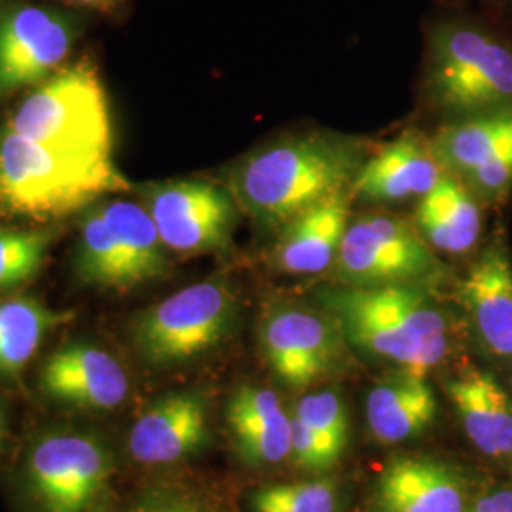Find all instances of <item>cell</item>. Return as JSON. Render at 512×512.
<instances>
[{"label": "cell", "mask_w": 512, "mask_h": 512, "mask_svg": "<svg viewBox=\"0 0 512 512\" xmlns=\"http://www.w3.org/2000/svg\"><path fill=\"white\" fill-rule=\"evenodd\" d=\"M365 145L330 133L293 135L258 148L230 169L239 209L266 226H285L311 207L351 194Z\"/></svg>", "instance_id": "cell-1"}, {"label": "cell", "mask_w": 512, "mask_h": 512, "mask_svg": "<svg viewBox=\"0 0 512 512\" xmlns=\"http://www.w3.org/2000/svg\"><path fill=\"white\" fill-rule=\"evenodd\" d=\"M323 310L338 321L349 348L418 378L442 365L452 348L450 317L429 285L323 287Z\"/></svg>", "instance_id": "cell-2"}, {"label": "cell", "mask_w": 512, "mask_h": 512, "mask_svg": "<svg viewBox=\"0 0 512 512\" xmlns=\"http://www.w3.org/2000/svg\"><path fill=\"white\" fill-rule=\"evenodd\" d=\"M131 183L112 158H84L0 131V215L63 219L101 198L128 192Z\"/></svg>", "instance_id": "cell-3"}, {"label": "cell", "mask_w": 512, "mask_h": 512, "mask_svg": "<svg viewBox=\"0 0 512 512\" xmlns=\"http://www.w3.org/2000/svg\"><path fill=\"white\" fill-rule=\"evenodd\" d=\"M425 84L450 120L512 109V42L476 19L440 21L429 33Z\"/></svg>", "instance_id": "cell-4"}, {"label": "cell", "mask_w": 512, "mask_h": 512, "mask_svg": "<svg viewBox=\"0 0 512 512\" xmlns=\"http://www.w3.org/2000/svg\"><path fill=\"white\" fill-rule=\"evenodd\" d=\"M6 128L84 158H112V118L103 80L90 61L63 65L31 88Z\"/></svg>", "instance_id": "cell-5"}, {"label": "cell", "mask_w": 512, "mask_h": 512, "mask_svg": "<svg viewBox=\"0 0 512 512\" xmlns=\"http://www.w3.org/2000/svg\"><path fill=\"white\" fill-rule=\"evenodd\" d=\"M239 298L224 277H209L141 311L133 344L148 365H184L222 346L238 327Z\"/></svg>", "instance_id": "cell-6"}, {"label": "cell", "mask_w": 512, "mask_h": 512, "mask_svg": "<svg viewBox=\"0 0 512 512\" xmlns=\"http://www.w3.org/2000/svg\"><path fill=\"white\" fill-rule=\"evenodd\" d=\"M332 274L336 285L344 287H433L446 268L414 222L389 213H365L349 220Z\"/></svg>", "instance_id": "cell-7"}, {"label": "cell", "mask_w": 512, "mask_h": 512, "mask_svg": "<svg viewBox=\"0 0 512 512\" xmlns=\"http://www.w3.org/2000/svg\"><path fill=\"white\" fill-rule=\"evenodd\" d=\"M109 446L86 431H52L31 446L25 488L37 512H90L112 476Z\"/></svg>", "instance_id": "cell-8"}, {"label": "cell", "mask_w": 512, "mask_h": 512, "mask_svg": "<svg viewBox=\"0 0 512 512\" xmlns=\"http://www.w3.org/2000/svg\"><path fill=\"white\" fill-rule=\"evenodd\" d=\"M165 247L179 255L224 251L236 232L239 205L228 186L177 179L139 188Z\"/></svg>", "instance_id": "cell-9"}, {"label": "cell", "mask_w": 512, "mask_h": 512, "mask_svg": "<svg viewBox=\"0 0 512 512\" xmlns=\"http://www.w3.org/2000/svg\"><path fill=\"white\" fill-rule=\"evenodd\" d=\"M348 340L329 311L275 304L260 325V349L275 378L306 389L336 374L348 355Z\"/></svg>", "instance_id": "cell-10"}, {"label": "cell", "mask_w": 512, "mask_h": 512, "mask_svg": "<svg viewBox=\"0 0 512 512\" xmlns=\"http://www.w3.org/2000/svg\"><path fill=\"white\" fill-rule=\"evenodd\" d=\"M80 35V18L52 6L0 4V101L61 69Z\"/></svg>", "instance_id": "cell-11"}, {"label": "cell", "mask_w": 512, "mask_h": 512, "mask_svg": "<svg viewBox=\"0 0 512 512\" xmlns=\"http://www.w3.org/2000/svg\"><path fill=\"white\" fill-rule=\"evenodd\" d=\"M40 391L57 403L92 412H112L128 401L124 365L107 349L90 342L65 344L38 370Z\"/></svg>", "instance_id": "cell-12"}, {"label": "cell", "mask_w": 512, "mask_h": 512, "mask_svg": "<svg viewBox=\"0 0 512 512\" xmlns=\"http://www.w3.org/2000/svg\"><path fill=\"white\" fill-rule=\"evenodd\" d=\"M209 442V404L198 391H179L148 404L131 425L128 452L141 465H173Z\"/></svg>", "instance_id": "cell-13"}, {"label": "cell", "mask_w": 512, "mask_h": 512, "mask_svg": "<svg viewBox=\"0 0 512 512\" xmlns=\"http://www.w3.org/2000/svg\"><path fill=\"white\" fill-rule=\"evenodd\" d=\"M458 302L480 348L512 361V260L501 241L484 249L459 281Z\"/></svg>", "instance_id": "cell-14"}, {"label": "cell", "mask_w": 512, "mask_h": 512, "mask_svg": "<svg viewBox=\"0 0 512 512\" xmlns=\"http://www.w3.org/2000/svg\"><path fill=\"white\" fill-rule=\"evenodd\" d=\"M467 482L458 469L429 456H397L384 467L372 512H467Z\"/></svg>", "instance_id": "cell-15"}, {"label": "cell", "mask_w": 512, "mask_h": 512, "mask_svg": "<svg viewBox=\"0 0 512 512\" xmlns=\"http://www.w3.org/2000/svg\"><path fill=\"white\" fill-rule=\"evenodd\" d=\"M444 175L448 173L437 160L431 139L412 129L366 158L351 186V198L372 203L421 200Z\"/></svg>", "instance_id": "cell-16"}, {"label": "cell", "mask_w": 512, "mask_h": 512, "mask_svg": "<svg viewBox=\"0 0 512 512\" xmlns=\"http://www.w3.org/2000/svg\"><path fill=\"white\" fill-rule=\"evenodd\" d=\"M226 421L239 458L247 465L266 467L291 458V414L274 389L239 385L226 406Z\"/></svg>", "instance_id": "cell-17"}, {"label": "cell", "mask_w": 512, "mask_h": 512, "mask_svg": "<svg viewBox=\"0 0 512 512\" xmlns=\"http://www.w3.org/2000/svg\"><path fill=\"white\" fill-rule=\"evenodd\" d=\"M349 203L351 194H340L281 226L272 251L275 268L289 275L332 270L351 220Z\"/></svg>", "instance_id": "cell-18"}, {"label": "cell", "mask_w": 512, "mask_h": 512, "mask_svg": "<svg viewBox=\"0 0 512 512\" xmlns=\"http://www.w3.org/2000/svg\"><path fill=\"white\" fill-rule=\"evenodd\" d=\"M465 435L488 458H512V399L492 374L467 370L448 382Z\"/></svg>", "instance_id": "cell-19"}, {"label": "cell", "mask_w": 512, "mask_h": 512, "mask_svg": "<svg viewBox=\"0 0 512 512\" xmlns=\"http://www.w3.org/2000/svg\"><path fill=\"white\" fill-rule=\"evenodd\" d=\"M435 416L437 397L427 378L403 370L378 382L366 397L370 433L382 444H401L420 437Z\"/></svg>", "instance_id": "cell-20"}, {"label": "cell", "mask_w": 512, "mask_h": 512, "mask_svg": "<svg viewBox=\"0 0 512 512\" xmlns=\"http://www.w3.org/2000/svg\"><path fill=\"white\" fill-rule=\"evenodd\" d=\"M414 224L423 239L440 253H469L482 232L480 202L454 175H444L420 200Z\"/></svg>", "instance_id": "cell-21"}, {"label": "cell", "mask_w": 512, "mask_h": 512, "mask_svg": "<svg viewBox=\"0 0 512 512\" xmlns=\"http://www.w3.org/2000/svg\"><path fill=\"white\" fill-rule=\"evenodd\" d=\"M122 255L131 289L160 279L169 270L164 241L145 205L129 200L99 203Z\"/></svg>", "instance_id": "cell-22"}, {"label": "cell", "mask_w": 512, "mask_h": 512, "mask_svg": "<svg viewBox=\"0 0 512 512\" xmlns=\"http://www.w3.org/2000/svg\"><path fill=\"white\" fill-rule=\"evenodd\" d=\"M512 133V109L448 120L431 137V147L448 175L467 177Z\"/></svg>", "instance_id": "cell-23"}, {"label": "cell", "mask_w": 512, "mask_h": 512, "mask_svg": "<svg viewBox=\"0 0 512 512\" xmlns=\"http://www.w3.org/2000/svg\"><path fill=\"white\" fill-rule=\"evenodd\" d=\"M71 319L37 298L18 296L0 302V378L16 380L33 361L46 336Z\"/></svg>", "instance_id": "cell-24"}, {"label": "cell", "mask_w": 512, "mask_h": 512, "mask_svg": "<svg viewBox=\"0 0 512 512\" xmlns=\"http://www.w3.org/2000/svg\"><path fill=\"white\" fill-rule=\"evenodd\" d=\"M74 270L84 283L93 287L110 291L131 289L124 260L99 203L90 207L80 219Z\"/></svg>", "instance_id": "cell-25"}, {"label": "cell", "mask_w": 512, "mask_h": 512, "mask_svg": "<svg viewBox=\"0 0 512 512\" xmlns=\"http://www.w3.org/2000/svg\"><path fill=\"white\" fill-rule=\"evenodd\" d=\"M50 247V232L0 226V293L31 283L46 264Z\"/></svg>", "instance_id": "cell-26"}, {"label": "cell", "mask_w": 512, "mask_h": 512, "mask_svg": "<svg viewBox=\"0 0 512 512\" xmlns=\"http://www.w3.org/2000/svg\"><path fill=\"white\" fill-rule=\"evenodd\" d=\"M249 501L253 512H338L342 494L334 480L317 478L258 488Z\"/></svg>", "instance_id": "cell-27"}, {"label": "cell", "mask_w": 512, "mask_h": 512, "mask_svg": "<svg viewBox=\"0 0 512 512\" xmlns=\"http://www.w3.org/2000/svg\"><path fill=\"white\" fill-rule=\"evenodd\" d=\"M293 416L344 456L349 440L348 412L338 391L321 389L302 395L294 406Z\"/></svg>", "instance_id": "cell-28"}, {"label": "cell", "mask_w": 512, "mask_h": 512, "mask_svg": "<svg viewBox=\"0 0 512 512\" xmlns=\"http://www.w3.org/2000/svg\"><path fill=\"white\" fill-rule=\"evenodd\" d=\"M459 181L478 202H503L512 188V133L484 164Z\"/></svg>", "instance_id": "cell-29"}, {"label": "cell", "mask_w": 512, "mask_h": 512, "mask_svg": "<svg viewBox=\"0 0 512 512\" xmlns=\"http://www.w3.org/2000/svg\"><path fill=\"white\" fill-rule=\"evenodd\" d=\"M291 427V458L300 469L310 473H323L332 469L342 458V454L336 448H332L327 440L313 433L308 425L296 420L293 414Z\"/></svg>", "instance_id": "cell-30"}, {"label": "cell", "mask_w": 512, "mask_h": 512, "mask_svg": "<svg viewBox=\"0 0 512 512\" xmlns=\"http://www.w3.org/2000/svg\"><path fill=\"white\" fill-rule=\"evenodd\" d=\"M129 512H217L209 499L184 488H158L143 495Z\"/></svg>", "instance_id": "cell-31"}, {"label": "cell", "mask_w": 512, "mask_h": 512, "mask_svg": "<svg viewBox=\"0 0 512 512\" xmlns=\"http://www.w3.org/2000/svg\"><path fill=\"white\" fill-rule=\"evenodd\" d=\"M71 6H84V8H97V10H109L120 4V0H65Z\"/></svg>", "instance_id": "cell-32"}, {"label": "cell", "mask_w": 512, "mask_h": 512, "mask_svg": "<svg viewBox=\"0 0 512 512\" xmlns=\"http://www.w3.org/2000/svg\"><path fill=\"white\" fill-rule=\"evenodd\" d=\"M4 442H6V414H4V408L0 404V452L4 448Z\"/></svg>", "instance_id": "cell-33"}, {"label": "cell", "mask_w": 512, "mask_h": 512, "mask_svg": "<svg viewBox=\"0 0 512 512\" xmlns=\"http://www.w3.org/2000/svg\"><path fill=\"white\" fill-rule=\"evenodd\" d=\"M499 2H509V0H499Z\"/></svg>", "instance_id": "cell-34"}, {"label": "cell", "mask_w": 512, "mask_h": 512, "mask_svg": "<svg viewBox=\"0 0 512 512\" xmlns=\"http://www.w3.org/2000/svg\"><path fill=\"white\" fill-rule=\"evenodd\" d=\"M2 2H6V0H0V4H2Z\"/></svg>", "instance_id": "cell-35"}, {"label": "cell", "mask_w": 512, "mask_h": 512, "mask_svg": "<svg viewBox=\"0 0 512 512\" xmlns=\"http://www.w3.org/2000/svg\"><path fill=\"white\" fill-rule=\"evenodd\" d=\"M509 4H511V6H512V0H509Z\"/></svg>", "instance_id": "cell-36"}, {"label": "cell", "mask_w": 512, "mask_h": 512, "mask_svg": "<svg viewBox=\"0 0 512 512\" xmlns=\"http://www.w3.org/2000/svg\"><path fill=\"white\" fill-rule=\"evenodd\" d=\"M511 471H512V461H511Z\"/></svg>", "instance_id": "cell-37"}]
</instances>
